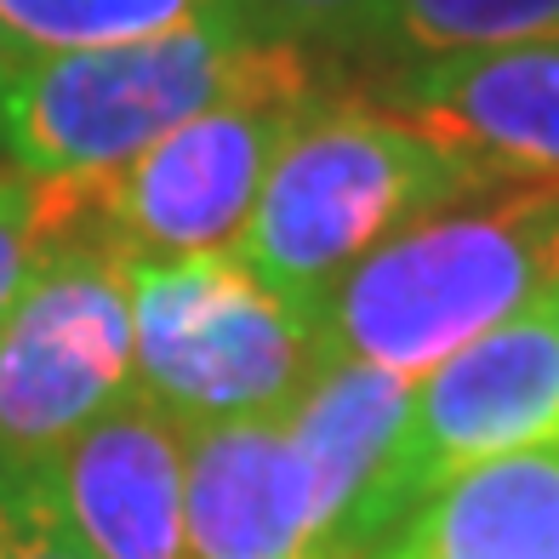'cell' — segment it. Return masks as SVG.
<instances>
[{
    "label": "cell",
    "mask_w": 559,
    "mask_h": 559,
    "mask_svg": "<svg viewBox=\"0 0 559 559\" xmlns=\"http://www.w3.org/2000/svg\"><path fill=\"white\" fill-rule=\"evenodd\" d=\"M491 194L366 92H314L280 143L235 258L297 314H320L337 280L400 228Z\"/></svg>",
    "instance_id": "6da1fadb"
},
{
    "label": "cell",
    "mask_w": 559,
    "mask_h": 559,
    "mask_svg": "<svg viewBox=\"0 0 559 559\" xmlns=\"http://www.w3.org/2000/svg\"><path fill=\"white\" fill-rule=\"evenodd\" d=\"M559 286V189H497L366 251L320 302L325 360L435 371Z\"/></svg>",
    "instance_id": "7a4b0ae2"
},
{
    "label": "cell",
    "mask_w": 559,
    "mask_h": 559,
    "mask_svg": "<svg viewBox=\"0 0 559 559\" xmlns=\"http://www.w3.org/2000/svg\"><path fill=\"white\" fill-rule=\"evenodd\" d=\"M297 52L309 46L251 23H212L97 52L23 58L0 109V160L29 183H104L148 143Z\"/></svg>",
    "instance_id": "3957f363"
},
{
    "label": "cell",
    "mask_w": 559,
    "mask_h": 559,
    "mask_svg": "<svg viewBox=\"0 0 559 559\" xmlns=\"http://www.w3.org/2000/svg\"><path fill=\"white\" fill-rule=\"evenodd\" d=\"M132 389L183 435L286 417L325 366L320 325L286 309L235 251L126 258Z\"/></svg>",
    "instance_id": "277c9868"
},
{
    "label": "cell",
    "mask_w": 559,
    "mask_h": 559,
    "mask_svg": "<svg viewBox=\"0 0 559 559\" xmlns=\"http://www.w3.org/2000/svg\"><path fill=\"white\" fill-rule=\"evenodd\" d=\"M126 394V251L86 217H58L40 228L35 269L0 332V474H46Z\"/></svg>",
    "instance_id": "5b68a950"
},
{
    "label": "cell",
    "mask_w": 559,
    "mask_h": 559,
    "mask_svg": "<svg viewBox=\"0 0 559 559\" xmlns=\"http://www.w3.org/2000/svg\"><path fill=\"white\" fill-rule=\"evenodd\" d=\"M314 92L320 69L309 52H297L274 74L200 109L160 143H148L132 166H120L104 183H58V189L126 258L235 251L280 143H286Z\"/></svg>",
    "instance_id": "8992f818"
},
{
    "label": "cell",
    "mask_w": 559,
    "mask_h": 559,
    "mask_svg": "<svg viewBox=\"0 0 559 559\" xmlns=\"http://www.w3.org/2000/svg\"><path fill=\"white\" fill-rule=\"evenodd\" d=\"M531 445H559V286L412 383L383 491L389 525L445 479Z\"/></svg>",
    "instance_id": "52a82bcc"
},
{
    "label": "cell",
    "mask_w": 559,
    "mask_h": 559,
    "mask_svg": "<svg viewBox=\"0 0 559 559\" xmlns=\"http://www.w3.org/2000/svg\"><path fill=\"white\" fill-rule=\"evenodd\" d=\"M366 97L456 155L486 189H559V40L383 63Z\"/></svg>",
    "instance_id": "ba28073f"
},
{
    "label": "cell",
    "mask_w": 559,
    "mask_h": 559,
    "mask_svg": "<svg viewBox=\"0 0 559 559\" xmlns=\"http://www.w3.org/2000/svg\"><path fill=\"white\" fill-rule=\"evenodd\" d=\"M405 412H412V377L366 360H325L280 417L309 486L320 559H371V548L394 531L383 491Z\"/></svg>",
    "instance_id": "9c48e42d"
},
{
    "label": "cell",
    "mask_w": 559,
    "mask_h": 559,
    "mask_svg": "<svg viewBox=\"0 0 559 559\" xmlns=\"http://www.w3.org/2000/svg\"><path fill=\"white\" fill-rule=\"evenodd\" d=\"M52 497L97 559H189L183 428L138 389L63 445Z\"/></svg>",
    "instance_id": "30bf717a"
},
{
    "label": "cell",
    "mask_w": 559,
    "mask_h": 559,
    "mask_svg": "<svg viewBox=\"0 0 559 559\" xmlns=\"http://www.w3.org/2000/svg\"><path fill=\"white\" fill-rule=\"evenodd\" d=\"M371 559H559V445L491 456L445 479Z\"/></svg>",
    "instance_id": "8fae6325"
},
{
    "label": "cell",
    "mask_w": 559,
    "mask_h": 559,
    "mask_svg": "<svg viewBox=\"0 0 559 559\" xmlns=\"http://www.w3.org/2000/svg\"><path fill=\"white\" fill-rule=\"evenodd\" d=\"M212 23H251L246 0H0V35L17 58L52 52H97V46H132L177 29H212Z\"/></svg>",
    "instance_id": "7c38bea8"
},
{
    "label": "cell",
    "mask_w": 559,
    "mask_h": 559,
    "mask_svg": "<svg viewBox=\"0 0 559 559\" xmlns=\"http://www.w3.org/2000/svg\"><path fill=\"white\" fill-rule=\"evenodd\" d=\"M548 40H559V0H383L366 35V58L412 63Z\"/></svg>",
    "instance_id": "4fadbf2b"
},
{
    "label": "cell",
    "mask_w": 559,
    "mask_h": 559,
    "mask_svg": "<svg viewBox=\"0 0 559 559\" xmlns=\"http://www.w3.org/2000/svg\"><path fill=\"white\" fill-rule=\"evenodd\" d=\"M0 559H97L63 520L52 497V468L0 474Z\"/></svg>",
    "instance_id": "5bb4252c"
},
{
    "label": "cell",
    "mask_w": 559,
    "mask_h": 559,
    "mask_svg": "<svg viewBox=\"0 0 559 559\" xmlns=\"http://www.w3.org/2000/svg\"><path fill=\"white\" fill-rule=\"evenodd\" d=\"M263 35L297 40V46H337V52H366L371 17L383 0H246Z\"/></svg>",
    "instance_id": "9a60e30c"
},
{
    "label": "cell",
    "mask_w": 559,
    "mask_h": 559,
    "mask_svg": "<svg viewBox=\"0 0 559 559\" xmlns=\"http://www.w3.org/2000/svg\"><path fill=\"white\" fill-rule=\"evenodd\" d=\"M35 251H40L35 183L0 160V332H7V314H12L29 269H35Z\"/></svg>",
    "instance_id": "2e32d148"
},
{
    "label": "cell",
    "mask_w": 559,
    "mask_h": 559,
    "mask_svg": "<svg viewBox=\"0 0 559 559\" xmlns=\"http://www.w3.org/2000/svg\"><path fill=\"white\" fill-rule=\"evenodd\" d=\"M17 46L7 40V35H0V109H7V92H12V74H17Z\"/></svg>",
    "instance_id": "e0dca14e"
}]
</instances>
